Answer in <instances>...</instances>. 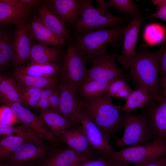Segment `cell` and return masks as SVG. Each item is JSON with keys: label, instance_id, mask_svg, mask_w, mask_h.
Listing matches in <instances>:
<instances>
[{"label": "cell", "instance_id": "obj_1", "mask_svg": "<svg viewBox=\"0 0 166 166\" xmlns=\"http://www.w3.org/2000/svg\"><path fill=\"white\" fill-rule=\"evenodd\" d=\"M164 45L155 52L140 49L130 65L128 76L139 87L148 91L155 101L159 102L163 93L160 74V61Z\"/></svg>", "mask_w": 166, "mask_h": 166}, {"label": "cell", "instance_id": "obj_2", "mask_svg": "<svg viewBox=\"0 0 166 166\" xmlns=\"http://www.w3.org/2000/svg\"><path fill=\"white\" fill-rule=\"evenodd\" d=\"M107 92L86 99L79 97L82 113L109 139L123 126V115L114 106Z\"/></svg>", "mask_w": 166, "mask_h": 166}, {"label": "cell", "instance_id": "obj_3", "mask_svg": "<svg viewBox=\"0 0 166 166\" xmlns=\"http://www.w3.org/2000/svg\"><path fill=\"white\" fill-rule=\"evenodd\" d=\"M127 26L91 30L77 37L72 44L86 63L93 62L109 53L108 45L121 39Z\"/></svg>", "mask_w": 166, "mask_h": 166}, {"label": "cell", "instance_id": "obj_4", "mask_svg": "<svg viewBox=\"0 0 166 166\" xmlns=\"http://www.w3.org/2000/svg\"><path fill=\"white\" fill-rule=\"evenodd\" d=\"M122 115L124 130L122 136L116 142V147L136 146L155 140L146 111L138 114L124 112Z\"/></svg>", "mask_w": 166, "mask_h": 166}, {"label": "cell", "instance_id": "obj_5", "mask_svg": "<svg viewBox=\"0 0 166 166\" xmlns=\"http://www.w3.org/2000/svg\"><path fill=\"white\" fill-rule=\"evenodd\" d=\"M127 18L102 11L94 7L90 1L83 0L81 15L74 24V28L83 34L94 30L113 28L121 25Z\"/></svg>", "mask_w": 166, "mask_h": 166}, {"label": "cell", "instance_id": "obj_6", "mask_svg": "<svg viewBox=\"0 0 166 166\" xmlns=\"http://www.w3.org/2000/svg\"><path fill=\"white\" fill-rule=\"evenodd\" d=\"M165 156L166 140L158 139L150 143L115 152L111 159L122 164L136 165Z\"/></svg>", "mask_w": 166, "mask_h": 166}, {"label": "cell", "instance_id": "obj_7", "mask_svg": "<svg viewBox=\"0 0 166 166\" xmlns=\"http://www.w3.org/2000/svg\"><path fill=\"white\" fill-rule=\"evenodd\" d=\"M85 63L73 44H70L61 64L59 65L61 78L78 89L86 81L88 69Z\"/></svg>", "mask_w": 166, "mask_h": 166}, {"label": "cell", "instance_id": "obj_8", "mask_svg": "<svg viewBox=\"0 0 166 166\" xmlns=\"http://www.w3.org/2000/svg\"><path fill=\"white\" fill-rule=\"evenodd\" d=\"M59 86L61 114L76 125H79L81 124L82 111L79 103L77 89L61 78Z\"/></svg>", "mask_w": 166, "mask_h": 166}, {"label": "cell", "instance_id": "obj_9", "mask_svg": "<svg viewBox=\"0 0 166 166\" xmlns=\"http://www.w3.org/2000/svg\"><path fill=\"white\" fill-rule=\"evenodd\" d=\"M87 69L86 81L95 80L109 81L121 78L126 81L130 78L117 65L115 58L109 53L97 59Z\"/></svg>", "mask_w": 166, "mask_h": 166}, {"label": "cell", "instance_id": "obj_10", "mask_svg": "<svg viewBox=\"0 0 166 166\" xmlns=\"http://www.w3.org/2000/svg\"><path fill=\"white\" fill-rule=\"evenodd\" d=\"M142 20V16L140 15L132 18V21L128 25L123 36L121 54L109 53L121 64L123 70L129 69L131 63L136 54V46Z\"/></svg>", "mask_w": 166, "mask_h": 166}, {"label": "cell", "instance_id": "obj_11", "mask_svg": "<svg viewBox=\"0 0 166 166\" xmlns=\"http://www.w3.org/2000/svg\"><path fill=\"white\" fill-rule=\"evenodd\" d=\"M2 102L11 108L22 124L33 129L43 139L51 142H58L59 139L48 128L39 115L32 112L19 103L7 101Z\"/></svg>", "mask_w": 166, "mask_h": 166}, {"label": "cell", "instance_id": "obj_12", "mask_svg": "<svg viewBox=\"0 0 166 166\" xmlns=\"http://www.w3.org/2000/svg\"><path fill=\"white\" fill-rule=\"evenodd\" d=\"M81 124L91 150L101 156L111 159L115 152L109 144V139L82 112Z\"/></svg>", "mask_w": 166, "mask_h": 166}, {"label": "cell", "instance_id": "obj_13", "mask_svg": "<svg viewBox=\"0 0 166 166\" xmlns=\"http://www.w3.org/2000/svg\"><path fill=\"white\" fill-rule=\"evenodd\" d=\"M16 29L12 42L14 57L13 61L15 67L23 65L29 60L33 40L25 20L15 24Z\"/></svg>", "mask_w": 166, "mask_h": 166}, {"label": "cell", "instance_id": "obj_14", "mask_svg": "<svg viewBox=\"0 0 166 166\" xmlns=\"http://www.w3.org/2000/svg\"><path fill=\"white\" fill-rule=\"evenodd\" d=\"M83 0H53L49 8L65 24L77 22L81 15Z\"/></svg>", "mask_w": 166, "mask_h": 166}, {"label": "cell", "instance_id": "obj_15", "mask_svg": "<svg viewBox=\"0 0 166 166\" xmlns=\"http://www.w3.org/2000/svg\"><path fill=\"white\" fill-rule=\"evenodd\" d=\"M156 104L153 102L146 111L149 119L155 140H166V96L163 94Z\"/></svg>", "mask_w": 166, "mask_h": 166}, {"label": "cell", "instance_id": "obj_16", "mask_svg": "<svg viewBox=\"0 0 166 166\" xmlns=\"http://www.w3.org/2000/svg\"><path fill=\"white\" fill-rule=\"evenodd\" d=\"M27 25L33 39L38 43L56 47L63 44L66 41L48 28L37 15L33 16Z\"/></svg>", "mask_w": 166, "mask_h": 166}, {"label": "cell", "instance_id": "obj_17", "mask_svg": "<svg viewBox=\"0 0 166 166\" xmlns=\"http://www.w3.org/2000/svg\"><path fill=\"white\" fill-rule=\"evenodd\" d=\"M75 151L94 159L88 140L81 125L76 126L64 131L59 139Z\"/></svg>", "mask_w": 166, "mask_h": 166}, {"label": "cell", "instance_id": "obj_18", "mask_svg": "<svg viewBox=\"0 0 166 166\" xmlns=\"http://www.w3.org/2000/svg\"><path fill=\"white\" fill-rule=\"evenodd\" d=\"M32 8L12 0H0V23L3 25L16 24L25 21Z\"/></svg>", "mask_w": 166, "mask_h": 166}, {"label": "cell", "instance_id": "obj_19", "mask_svg": "<svg viewBox=\"0 0 166 166\" xmlns=\"http://www.w3.org/2000/svg\"><path fill=\"white\" fill-rule=\"evenodd\" d=\"M46 151L42 144L26 141L6 160L11 164H24L41 159L45 154Z\"/></svg>", "mask_w": 166, "mask_h": 166}, {"label": "cell", "instance_id": "obj_20", "mask_svg": "<svg viewBox=\"0 0 166 166\" xmlns=\"http://www.w3.org/2000/svg\"><path fill=\"white\" fill-rule=\"evenodd\" d=\"M38 112L49 129L59 139L64 131L77 126L52 109H39Z\"/></svg>", "mask_w": 166, "mask_h": 166}, {"label": "cell", "instance_id": "obj_21", "mask_svg": "<svg viewBox=\"0 0 166 166\" xmlns=\"http://www.w3.org/2000/svg\"><path fill=\"white\" fill-rule=\"evenodd\" d=\"M62 55V51L58 48L35 43L31 45L29 60L31 63H55L60 60Z\"/></svg>", "mask_w": 166, "mask_h": 166}, {"label": "cell", "instance_id": "obj_22", "mask_svg": "<svg viewBox=\"0 0 166 166\" xmlns=\"http://www.w3.org/2000/svg\"><path fill=\"white\" fill-rule=\"evenodd\" d=\"M38 11L42 22L51 31L66 40L71 39V35L65 24L47 6H40Z\"/></svg>", "mask_w": 166, "mask_h": 166}, {"label": "cell", "instance_id": "obj_23", "mask_svg": "<svg viewBox=\"0 0 166 166\" xmlns=\"http://www.w3.org/2000/svg\"><path fill=\"white\" fill-rule=\"evenodd\" d=\"M85 156L89 157L68 147L54 151L43 160L39 166H70L76 160Z\"/></svg>", "mask_w": 166, "mask_h": 166}, {"label": "cell", "instance_id": "obj_24", "mask_svg": "<svg viewBox=\"0 0 166 166\" xmlns=\"http://www.w3.org/2000/svg\"><path fill=\"white\" fill-rule=\"evenodd\" d=\"M125 100V104L118 110L119 111L131 112L135 109L143 108L152 102H156L148 91L139 87L133 90Z\"/></svg>", "mask_w": 166, "mask_h": 166}, {"label": "cell", "instance_id": "obj_25", "mask_svg": "<svg viewBox=\"0 0 166 166\" xmlns=\"http://www.w3.org/2000/svg\"><path fill=\"white\" fill-rule=\"evenodd\" d=\"M60 66L55 63L41 64L30 63L22 65L15 70L20 73L37 77H51L59 73Z\"/></svg>", "mask_w": 166, "mask_h": 166}, {"label": "cell", "instance_id": "obj_26", "mask_svg": "<svg viewBox=\"0 0 166 166\" xmlns=\"http://www.w3.org/2000/svg\"><path fill=\"white\" fill-rule=\"evenodd\" d=\"M0 134L5 136L20 137L27 141L42 144V137L34 130L24 124L14 126L0 124Z\"/></svg>", "mask_w": 166, "mask_h": 166}, {"label": "cell", "instance_id": "obj_27", "mask_svg": "<svg viewBox=\"0 0 166 166\" xmlns=\"http://www.w3.org/2000/svg\"><path fill=\"white\" fill-rule=\"evenodd\" d=\"M13 78L18 85H24L42 89H45L57 85L59 80L56 76L37 77L22 74L14 71Z\"/></svg>", "mask_w": 166, "mask_h": 166}, {"label": "cell", "instance_id": "obj_28", "mask_svg": "<svg viewBox=\"0 0 166 166\" xmlns=\"http://www.w3.org/2000/svg\"><path fill=\"white\" fill-rule=\"evenodd\" d=\"M114 80L86 81L79 87L77 92L79 97L86 99L94 97L107 92L110 84Z\"/></svg>", "mask_w": 166, "mask_h": 166}, {"label": "cell", "instance_id": "obj_29", "mask_svg": "<svg viewBox=\"0 0 166 166\" xmlns=\"http://www.w3.org/2000/svg\"><path fill=\"white\" fill-rule=\"evenodd\" d=\"M18 84L14 78L0 76V97L1 101H7L22 105L18 88Z\"/></svg>", "mask_w": 166, "mask_h": 166}, {"label": "cell", "instance_id": "obj_30", "mask_svg": "<svg viewBox=\"0 0 166 166\" xmlns=\"http://www.w3.org/2000/svg\"><path fill=\"white\" fill-rule=\"evenodd\" d=\"M18 88L22 105L27 108L37 109L38 102L43 89L18 85Z\"/></svg>", "mask_w": 166, "mask_h": 166}, {"label": "cell", "instance_id": "obj_31", "mask_svg": "<svg viewBox=\"0 0 166 166\" xmlns=\"http://www.w3.org/2000/svg\"><path fill=\"white\" fill-rule=\"evenodd\" d=\"M14 57L12 42L9 34L6 31L0 32V70L6 67Z\"/></svg>", "mask_w": 166, "mask_h": 166}, {"label": "cell", "instance_id": "obj_32", "mask_svg": "<svg viewBox=\"0 0 166 166\" xmlns=\"http://www.w3.org/2000/svg\"><path fill=\"white\" fill-rule=\"evenodd\" d=\"M27 141L22 137L10 136H5L0 141V159L6 160L20 145Z\"/></svg>", "mask_w": 166, "mask_h": 166}, {"label": "cell", "instance_id": "obj_33", "mask_svg": "<svg viewBox=\"0 0 166 166\" xmlns=\"http://www.w3.org/2000/svg\"><path fill=\"white\" fill-rule=\"evenodd\" d=\"M107 2L110 8H113L132 18L141 15L140 9L132 0H108Z\"/></svg>", "mask_w": 166, "mask_h": 166}, {"label": "cell", "instance_id": "obj_34", "mask_svg": "<svg viewBox=\"0 0 166 166\" xmlns=\"http://www.w3.org/2000/svg\"><path fill=\"white\" fill-rule=\"evenodd\" d=\"M133 90L127 84L125 79L119 78L110 84L107 92L111 97L126 99Z\"/></svg>", "mask_w": 166, "mask_h": 166}, {"label": "cell", "instance_id": "obj_35", "mask_svg": "<svg viewBox=\"0 0 166 166\" xmlns=\"http://www.w3.org/2000/svg\"><path fill=\"white\" fill-rule=\"evenodd\" d=\"M21 122L11 108L6 105L0 108V124L9 125Z\"/></svg>", "mask_w": 166, "mask_h": 166}, {"label": "cell", "instance_id": "obj_36", "mask_svg": "<svg viewBox=\"0 0 166 166\" xmlns=\"http://www.w3.org/2000/svg\"><path fill=\"white\" fill-rule=\"evenodd\" d=\"M152 2L157 6V10L147 17L160 19L166 22V0H152Z\"/></svg>", "mask_w": 166, "mask_h": 166}, {"label": "cell", "instance_id": "obj_37", "mask_svg": "<svg viewBox=\"0 0 166 166\" xmlns=\"http://www.w3.org/2000/svg\"><path fill=\"white\" fill-rule=\"evenodd\" d=\"M112 160L100 156L81 163L79 166H111Z\"/></svg>", "mask_w": 166, "mask_h": 166}, {"label": "cell", "instance_id": "obj_38", "mask_svg": "<svg viewBox=\"0 0 166 166\" xmlns=\"http://www.w3.org/2000/svg\"><path fill=\"white\" fill-rule=\"evenodd\" d=\"M60 90L51 95L48 98L50 106L51 109L61 114L60 112Z\"/></svg>", "mask_w": 166, "mask_h": 166}, {"label": "cell", "instance_id": "obj_39", "mask_svg": "<svg viewBox=\"0 0 166 166\" xmlns=\"http://www.w3.org/2000/svg\"><path fill=\"white\" fill-rule=\"evenodd\" d=\"M166 156L152 160L145 163L133 166H165Z\"/></svg>", "mask_w": 166, "mask_h": 166}, {"label": "cell", "instance_id": "obj_40", "mask_svg": "<svg viewBox=\"0 0 166 166\" xmlns=\"http://www.w3.org/2000/svg\"><path fill=\"white\" fill-rule=\"evenodd\" d=\"M166 73V43L164 45V48L161 54L160 61V79L163 77Z\"/></svg>", "mask_w": 166, "mask_h": 166}, {"label": "cell", "instance_id": "obj_41", "mask_svg": "<svg viewBox=\"0 0 166 166\" xmlns=\"http://www.w3.org/2000/svg\"><path fill=\"white\" fill-rule=\"evenodd\" d=\"M17 3L26 6L31 7L37 5L41 1L38 0H12Z\"/></svg>", "mask_w": 166, "mask_h": 166}, {"label": "cell", "instance_id": "obj_42", "mask_svg": "<svg viewBox=\"0 0 166 166\" xmlns=\"http://www.w3.org/2000/svg\"><path fill=\"white\" fill-rule=\"evenodd\" d=\"M95 1L97 4L98 9L104 12H109V10L110 8L107 2L103 0H96Z\"/></svg>", "mask_w": 166, "mask_h": 166}, {"label": "cell", "instance_id": "obj_43", "mask_svg": "<svg viewBox=\"0 0 166 166\" xmlns=\"http://www.w3.org/2000/svg\"><path fill=\"white\" fill-rule=\"evenodd\" d=\"M91 159V158L88 156L82 157L76 160L70 166H79L81 163Z\"/></svg>", "mask_w": 166, "mask_h": 166}, {"label": "cell", "instance_id": "obj_44", "mask_svg": "<svg viewBox=\"0 0 166 166\" xmlns=\"http://www.w3.org/2000/svg\"><path fill=\"white\" fill-rule=\"evenodd\" d=\"M111 160H112V163L111 166H132L128 164H122L113 159Z\"/></svg>", "mask_w": 166, "mask_h": 166}, {"label": "cell", "instance_id": "obj_45", "mask_svg": "<svg viewBox=\"0 0 166 166\" xmlns=\"http://www.w3.org/2000/svg\"><path fill=\"white\" fill-rule=\"evenodd\" d=\"M0 166H25L23 165V164H1Z\"/></svg>", "mask_w": 166, "mask_h": 166}, {"label": "cell", "instance_id": "obj_46", "mask_svg": "<svg viewBox=\"0 0 166 166\" xmlns=\"http://www.w3.org/2000/svg\"><path fill=\"white\" fill-rule=\"evenodd\" d=\"M160 80L161 85L166 84V73L163 77L160 79Z\"/></svg>", "mask_w": 166, "mask_h": 166}, {"label": "cell", "instance_id": "obj_47", "mask_svg": "<svg viewBox=\"0 0 166 166\" xmlns=\"http://www.w3.org/2000/svg\"><path fill=\"white\" fill-rule=\"evenodd\" d=\"M163 94L166 96V84L161 85Z\"/></svg>", "mask_w": 166, "mask_h": 166}, {"label": "cell", "instance_id": "obj_48", "mask_svg": "<svg viewBox=\"0 0 166 166\" xmlns=\"http://www.w3.org/2000/svg\"></svg>", "mask_w": 166, "mask_h": 166}]
</instances>
